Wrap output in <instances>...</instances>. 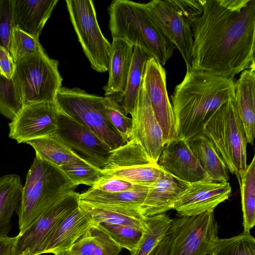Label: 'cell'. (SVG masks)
<instances>
[{
	"instance_id": "cell-1",
	"label": "cell",
	"mask_w": 255,
	"mask_h": 255,
	"mask_svg": "<svg viewBox=\"0 0 255 255\" xmlns=\"http://www.w3.org/2000/svg\"><path fill=\"white\" fill-rule=\"evenodd\" d=\"M192 19L193 70L234 78L255 68V0H201Z\"/></svg>"
},
{
	"instance_id": "cell-2",
	"label": "cell",
	"mask_w": 255,
	"mask_h": 255,
	"mask_svg": "<svg viewBox=\"0 0 255 255\" xmlns=\"http://www.w3.org/2000/svg\"><path fill=\"white\" fill-rule=\"evenodd\" d=\"M235 97L234 78L186 70L171 96L178 138L188 140L203 134L217 110Z\"/></svg>"
},
{
	"instance_id": "cell-3",
	"label": "cell",
	"mask_w": 255,
	"mask_h": 255,
	"mask_svg": "<svg viewBox=\"0 0 255 255\" xmlns=\"http://www.w3.org/2000/svg\"><path fill=\"white\" fill-rule=\"evenodd\" d=\"M108 13L112 38L140 48L163 66L172 56L175 46L151 17L145 3L114 0Z\"/></svg>"
},
{
	"instance_id": "cell-4",
	"label": "cell",
	"mask_w": 255,
	"mask_h": 255,
	"mask_svg": "<svg viewBox=\"0 0 255 255\" xmlns=\"http://www.w3.org/2000/svg\"><path fill=\"white\" fill-rule=\"evenodd\" d=\"M77 187L59 167L35 156L27 173L18 208V235Z\"/></svg>"
},
{
	"instance_id": "cell-5",
	"label": "cell",
	"mask_w": 255,
	"mask_h": 255,
	"mask_svg": "<svg viewBox=\"0 0 255 255\" xmlns=\"http://www.w3.org/2000/svg\"><path fill=\"white\" fill-rule=\"evenodd\" d=\"M58 62L42 47L15 64L12 77L23 107L39 103H55L63 79Z\"/></svg>"
},
{
	"instance_id": "cell-6",
	"label": "cell",
	"mask_w": 255,
	"mask_h": 255,
	"mask_svg": "<svg viewBox=\"0 0 255 255\" xmlns=\"http://www.w3.org/2000/svg\"><path fill=\"white\" fill-rule=\"evenodd\" d=\"M203 134L228 170L236 177L246 170L247 140L235 99L222 105L205 125Z\"/></svg>"
},
{
	"instance_id": "cell-7",
	"label": "cell",
	"mask_w": 255,
	"mask_h": 255,
	"mask_svg": "<svg viewBox=\"0 0 255 255\" xmlns=\"http://www.w3.org/2000/svg\"><path fill=\"white\" fill-rule=\"evenodd\" d=\"M103 97L79 88L61 87L55 103L60 112L91 130L112 150L126 142L107 119Z\"/></svg>"
},
{
	"instance_id": "cell-8",
	"label": "cell",
	"mask_w": 255,
	"mask_h": 255,
	"mask_svg": "<svg viewBox=\"0 0 255 255\" xmlns=\"http://www.w3.org/2000/svg\"><path fill=\"white\" fill-rule=\"evenodd\" d=\"M70 20L91 67L100 73L108 71L111 43L99 25L93 1L66 0Z\"/></svg>"
},
{
	"instance_id": "cell-9",
	"label": "cell",
	"mask_w": 255,
	"mask_h": 255,
	"mask_svg": "<svg viewBox=\"0 0 255 255\" xmlns=\"http://www.w3.org/2000/svg\"><path fill=\"white\" fill-rule=\"evenodd\" d=\"M218 231L213 211L176 218L168 235V255H210L219 238Z\"/></svg>"
},
{
	"instance_id": "cell-10",
	"label": "cell",
	"mask_w": 255,
	"mask_h": 255,
	"mask_svg": "<svg viewBox=\"0 0 255 255\" xmlns=\"http://www.w3.org/2000/svg\"><path fill=\"white\" fill-rule=\"evenodd\" d=\"M153 21L181 53L187 70L191 69L193 44L191 12L184 0H152L145 3Z\"/></svg>"
},
{
	"instance_id": "cell-11",
	"label": "cell",
	"mask_w": 255,
	"mask_h": 255,
	"mask_svg": "<svg viewBox=\"0 0 255 255\" xmlns=\"http://www.w3.org/2000/svg\"><path fill=\"white\" fill-rule=\"evenodd\" d=\"M101 170L105 175L147 186L153 184L163 171L141 145L131 139L111 150L107 165Z\"/></svg>"
},
{
	"instance_id": "cell-12",
	"label": "cell",
	"mask_w": 255,
	"mask_h": 255,
	"mask_svg": "<svg viewBox=\"0 0 255 255\" xmlns=\"http://www.w3.org/2000/svg\"><path fill=\"white\" fill-rule=\"evenodd\" d=\"M79 201L80 194L74 191L49 207L22 234L16 236L15 255L44 254L58 225L79 205Z\"/></svg>"
},
{
	"instance_id": "cell-13",
	"label": "cell",
	"mask_w": 255,
	"mask_h": 255,
	"mask_svg": "<svg viewBox=\"0 0 255 255\" xmlns=\"http://www.w3.org/2000/svg\"><path fill=\"white\" fill-rule=\"evenodd\" d=\"M56 135L69 148L97 167L107 165L111 149L95 133L59 110Z\"/></svg>"
},
{
	"instance_id": "cell-14",
	"label": "cell",
	"mask_w": 255,
	"mask_h": 255,
	"mask_svg": "<svg viewBox=\"0 0 255 255\" xmlns=\"http://www.w3.org/2000/svg\"><path fill=\"white\" fill-rule=\"evenodd\" d=\"M142 83L162 129L165 143L177 138L175 117L166 88L165 70L153 58L146 63Z\"/></svg>"
},
{
	"instance_id": "cell-15",
	"label": "cell",
	"mask_w": 255,
	"mask_h": 255,
	"mask_svg": "<svg viewBox=\"0 0 255 255\" xmlns=\"http://www.w3.org/2000/svg\"><path fill=\"white\" fill-rule=\"evenodd\" d=\"M58 113L55 102L24 106L8 124V136L20 143L53 134L57 128Z\"/></svg>"
},
{
	"instance_id": "cell-16",
	"label": "cell",
	"mask_w": 255,
	"mask_h": 255,
	"mask_svg": "<svg viewBox=\"0 0 255 255\" xmlns=\"http://www.w3.org/2000/svg\"><path fill=\"white\" fill-rule=\"evenodd\" d=\"M129 114L132 121L130 139L139 143L152 161L157 163L166 143L142 83Z\"/></svg>"
},
{
	"instance_id": "cell-17",
	"label": "cell",
	"mask_w": 255,
	"mask_h": 255,
	"mask_svg": "<svg viewBox=\"0 0 255 255\" xmlns=\"http://www.w3.org/2000/svg\"><path fill=\"white\" fill-rule=\"evenodd\" d=\"M231 192L232 188L228 182L202 180L190 183L175 202L172 209L175 210L180 217L214 211L219 204L229 198Z\"/></svg>"
},
{
	"instance_id": "cell-18",
	"label": "cell",
	"mask_w": 255,
	"mask_h": 255,
	"mask_svg": "<svg viewBox=\"0 0 255 255\" xmlns=\"http://www.w3.org/2000/svg\"><path fill=\"white\" fill-rule=\"evenodd\" d=\"M157 163L165 171L189 183L209 179L188 141L183 139L177 138L166 143Z\"/></svg>"
},
{
	"instance_id": "cell-19",
	"label": "cell",
	"mask_w": 255,
	"mask_h": 255,
	"mask_svg": "<svg viewBox=\"0 0 255 255\" xmlns=\"http://www.w3.org/2000/svg\"><path fill=\"white\" fill-rule=\"evenodd\" d=\"M189 184L163 170L156 181L148 187L140 208L142 215L149 217L172 209L175 202Z\"/></svg>"
},
{
	"instance_id": "cell-20",
	"label": "cell",
	"mask_w": 255,
	"mask_h": 255,
	"mask_svg": "<svg viewBox=\"0 0 255 255\" xmlns=\"http://www.w3.org/2000/svg\"><path fill=\"white\" fill-rule=\"evenodd\" d=\"M58 0H13L14 26L39 38Z\"/></svg>"
},
{
	"instance_id": "cell-21",
	"label": "cell",
	"mask_w": 255,
	"mask_h": 255,
	"mask_svg": "<svg viewBox=\"0 0 255 255\" xmlns=\"http://www.w3.org/2000/svg\"><path fill=\"white\" fill-rule=\"evenodd\" d=\"M90 215L79 205L60 223L50 238L45 253L68 251L93 225Z\"/></svg>"
},
{
	"instance_id": "cell-22",
	"label": "cell",
	"mask_w": 255,
	"mask_h": 255,
	"mask_svg": "<svg viewBox=\"0 0 255 255\" xmlns=\"http://www.w3.org/2000/svg\"><path fill=\"white\" fill-rule=\"evenodd\" d=\"M134 47L118 38H113L109 62V78L104 86L105 96L115 97L125 89Z\"/></svg>"
},
{
	"instance_id": "cell-23",
	"label": "cell",
	"mask_w": 255,
	"mask_h": 255,
	"mask_svg": "<svg viewBox=\"0 0 255 255\" xmlns=\"http://www.w3.org/2000/svg\"><path fill=\"white\" fill-rule=\"evenodd\" d=\"M235 95L247 142L253 145L255 136V68L241 72L235 82Z\"/></svg>"
},
{
	"instance_id": "cell-24",
	"label": "cell",
	"mask_w": 255,
	"mask_h": 255,
	"mask_svg": "<svg viewBox=\"0 0 255 255\" xmlns=\"http://www.w3.org/2000/svg\"><path fill=\"white\" fill-rule=\"evenodd\" d=\"M80 206L92 218L94 223H105L133 227L145 231L147 218L139 209L123 208L96 205L79 201Z\"/></svg>"
},
{
	"instance_id": "cell-25",
	"label": "cell",
	"mask_w": 255,
	"mask_h": 255,
	"mask_svg": "<svg viewBox=\"0 0 255 255\" xmlns=\"http://www.w3.org/2000/svg\"><path fill=\"white\" fill-rule=\"evenodd\" d=\"M187 141L209 178L217 182H228V169L209 138L203 134Z\"/></svg>"
},
{
	"instance_id": "cell-26",
	"label": "cell",
	"mask_w": 255,
	"mask_h": 255,
	"mask_svg": "<svg viewBox=\"0 0 255 255\" xmlns=\"http://www.w3.org/2000/svg\"><path fill=\"white\" fill-rule=\"evenodd\" d=\"M148 187L137 185L130 190L118 193L104 192L90 188L80 194V200L96 205L140 210Z\"/></svg>"
},
{
	"instance_id": "cell-27",
	"label": "cell",
	"mask_w": 255,
	"mask_h": 255,
	"mask_svg": "<svg viewBox=\"0 0 255 255\" xmlns=\"http://www.w3.org/2000/svg\"><path fill=\"white\" fill-rule=\"evenodd\" d=\"M23 185L15 174L0 177V237H8L10 220L19 205Z\"/></svg>"
},
{
	"instance_id": "cell-28",
	"label": "cell",
	"mask_w": 255,
	"mask_h": 255,
	"mask_svg": "<svg viewBox=\"0 0 255 255\" xmlns=\"http://www.w3.org/2000/svg\"><path fill=\"white\" fill-rule=\"evenodd\" d=\"M26 143L33 148L35 156L58 167L86 160L69 148L55 133L28 141Z\"/></svg>"
},
{
	"instance_id": "cell-29",
	"label": "cell",
	"mask_w": 255,
	"mask_h": 255,
	"mask_svg": "<svg viewBox=\"0 0 255 255\" xmlns=\"http://www.w3.org/2000/svg\"><path fill=\"white\" fill-rule=\"evenodd\" d=\"M151 57L144 51L134 47L131 64L124 92L113 97L122 109L125 114H129L133 109L138 89L141 84L146 62Z\"/></svg>"
},
{
	"instance_id": "cell-30",
	"label": "cell",
	"mask_w": 255,
	"mask_h": 255,
	"mask_svg": "<svg viewBox=\"0 0 255 255\" xmlns=\"http://www.w3.org/2000/svg\"><path fill=\"white\" fill-rule=\"evenodd\" d=\"M241 195L244 231L250 233L255 225V158L237 176Z\"/></svg>"
},
{
	"instance_id": "cell-31",
	"label": "cell",
	"mask_w": 255,
	"mask_h": 255,
	"mask_svg": "<svg viewBox=\"0 0 255 255\" xmlns=\"http://www.w3.org/2000/svg\"><path fill=\"white\" fill-rule=\"evenodd\" d=\"M147 229L131 255H147L169 234L173 219L166 213L146 217Z\"/></svg>"
},
{
	"instance_id": "cell-32",
	"label": "cell",
	"mask_w": 255,
	"mask_h": 255,
	"mask_svg": "<svg viewBox=\"0 0 255 255\" xmlns=\"http://www.w3.org/2000/svg\"><path fill=\"white\" fill-rule=\"evenodd\" d=\"M210 255H255V239L250 233L219 239Z\"/></svg>"
},
{
	"instance_id": "cell-33",
	"label": "cell",
	"mask_w": 255,
	"mask_h": 255,
	"mask_svg": "<svg viewBox=\"0 0 255 255\" xmlns=\"http://www.w3.org/2000/svg\"><path fill=\"white\" fill-rule=\"evenodd\" d=\"M59 168L77 186L83 184L91 187L104 175L101 169L87 160L69 163Z\"/></svg>"
},
{
	"instance_id": "cell-34",
	"label": "cell",
	"mask_w": 255,
	"mask_h": 255,
	"mask_svg": "<svg viewBox=\"0 0 255 255\" xmlns=\"http://www.w3.org/2000/svg\"><path fill=\"white\" fill-rule=\"evenodd\" d=\"M106 117L126 142L131 135V119L126 116L114 98L105 96L102 100Z\"/></svg>"
},
{
	"instance_id": "cell-35",
	"label": "cell",
	"mask_w": 255,
	"mask_h": 255,
	"mask_svg": "<svg viewBox=\"0 0 255 255\" xmlns=\"http://www.w3.org/2000/svg\"><path fill=\"white\" fill-rule=\"evenodd\" d=\"M20 95L11 79L0 73V113L12 120L22 109Z\"/></svg>"
},
{
	"instance_id": "cell-36",
	"label": "cell",
	"mask_w": 255,
	"mask_h": 255,
	"mask_svg": "<svg viewBox=\"0 0 255 255\" xmlns=\"http://www.w3.org/2000/svg\"><path fill=\"white\" fill-rule=\"evenodd\" d=\"M42 47L39 38L15 26L13 28L9 42L8 51L14 64L24 57L37 52Z\"/></svg>"
},
{
	"instance_id": "cell-37",
	"label": "cell",
	"mask_w": 255,
	"mask_h": 255,
	"mask_svg": "<svg viewBox=\"0 0 255 255\" xmlns=\"http://www.w3.org/2000/svg\"><path fill=\"white\" fill-rule=\"evenodd\" d=\"M94 224L107 233L122 248L130 252L136 248L144 232L131 227L105 223Z\"/></svg>"
},
{
	"instance_id": "cell-38",
	"label": "cell",
	"mask_w": 255,
	"mask_h": 255,
	"mask_svg": "<svg viewBox=\"0 0 255 255\" xmlns=\"http://www.w3.org/2000/svg\"><path fill=\"white\" fill-rule=\"evenodd\" d=\"M14 27L13 0H0V46L8 51Z\"/></svg>"
},
{
	"instance_id": "cell-39",
	"label": "cell",
	"mask_w": 255,
	"mask_h": 255,
	"mask_svg": "<svg viewBox=\"0 0 255 255\" xmlns=\"http://www.w3.org/2000/svg\"><path fill=\"white\" fill-rule=\"evenodd\" d=\"M100 228L95 224L79 239L68 250L72 255H93L98 243Z\"/></svg>"
},
{
	"instance_id": "cell-40",
	"label": "cell",
	"mask_w": 255,
	"mask_h": 255,
	"mask_svg": "<svg viewBox=\"0 0 255 255\" xmlns=\"http://www.w3.org/2000/svg\"><path fill=\"white\" fill-rule=\"evenodd\" d=\"M136 185L118 177L104 175L96 184L90 188L104 192L118 193L130 190Z\"/></svg>"
},
{
	"instance_id": "cell-41",
	"label": "cell",
	"mask_w": 255,
	"mask_h": 255,
	"mask_svg": "<svg viewBox=\"0 0 255 255\" xmlns=\"http://www.w3.org/2000/svg\"><path fill=\"white\" fill-rule=\"evenodd\" d=\"M122 249L107 233L100 228L98 243L93 255H118Z\"/></svg>"
},
{
	"instance_id": "cell-42",
	"label": "cell",
	"mask_w": 255,
	"mask_h": 255,
	"mask_svg": "<svg viewBox=\"0 0 255 255\" xmlns=\"http://www.w3.org/2000/svg\"><path fill=\"white\" fill-rule=\"evenodd\" d=\"M14 68L15 64L9 51L0 46V73L8 79H11Z\"/></svg>"
},
{
	"instance_id": "cell-43",
	"label": "cell",
	"mask_w": 255,
	"mask_h": 255,
	"mask_svg": "<svg viewBox=\"0 0 255 255\" xmlns=\"http://www.w3.org/2000/svg\"><path fill=\"white\" fill-rule=\"evenodd\" d=\"M17 237H0V255H15Z\"/></svg>"
},
{
	"instance_id": "cell-44",
	"label": "cell",
	"mask_w": 255,
	"mask_h": 255,
	"mask_svg": "<svg viewBox=\"0 0 255 255\" xmlns=\"http://www.w3.org/2000/svg\"><path fill=\"white\" fill-rule=\"evenodd\" d=\"M169 248L168 236L165 237L147 255H168Z\"/></svg>"
},
{
	"instance_id": "cell-45",
	"label": "cell",
	"mask_w": 255,
	"mask_h": 255,
	"mask_svg": "<svg viewBox=\"0 0 255 255\" xmlns=\"http://www.w3.org/2000/svg\"><path fill=\"white\" fill-rule=\"evenodd\" d=\"M55 255H72L69 251L60 252L54 254Z\"/></svg>"
}]
</instances>
